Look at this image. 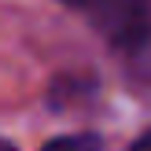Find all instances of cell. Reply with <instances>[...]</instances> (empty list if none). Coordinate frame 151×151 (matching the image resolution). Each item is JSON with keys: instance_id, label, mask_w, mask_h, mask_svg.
<instances>
[{"instance_id": "cell-1", "label": "cell", "mask_w": 151, "mask_h": 151, "mask_svg": "<svg viewBox=\"0 0 151 151\" xmlns=\"http://www.w3.org/2000/svg\"><path fill=\"white\" fill-rule=\"evenodd\" d=\"M41 151H100V137L96 133H70V137L48 140Z\"/></svg>"}, {"instance_id": "cell-4", "label": "cell", "mask_w": 151, "mask_h": 151, "mask_svg": "<svg viewBox=\"0 0 151 151\" xmlns=\"http://www.w3.org/2000/svg\"><path fill=\"white\" fill-rule=\"evenodd\" d=\"M0 151H15V144H11V140H4V137H0Z\"/></svg>"}, {"instance_id": "cell-2", "label": "cell", "mask_w": 151, "mask_h": 151, "mask_svg": "<svg viewBox=\"0 0 151 151\" xmlns=\"http://www.w3.org/2000/svg\"><path fill=\"white\" fill-rule=\"evenodd\" d=\"M129 151H151V129H147V133H140V137L133 140V147H129Z\"/></svg>"}, {"instance_id": "cell-3", "label": "cell", "mask_w": 151, "mask_h": 151, "mask_svg": "<svg viewBox=\"0 0 151 151\" xmlns=\"http://www.w3.org/2000/svg\"><path fill=\"white\" fill-rule=\"evenodd\" d=\"M63 4H70V7H92L96 0H63Z\"/></svg>"}]
</instances>
